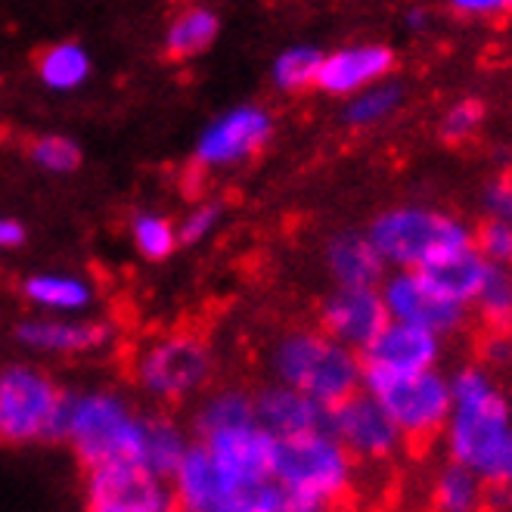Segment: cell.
<instances>
[{
    "instance_id": "cell-1",
    "label": "cell",
    "mask_w": 512,
    "mask_h": 512,
    "mask_svg": "<svg viewBox=\"0 0 512 512\" xmlns=\"http://www.w3.org/2000/svg\"><path fill=\"white\" fill-rule=\"evenodd\" d=\"M454 404L444 423V447L488 488L512 485V401L491 367H460L450 376Z\"/></svg>"
},
{
    "instance_id": "cell-2",
    "label": "cell",
    "mask_w": 512,
    "mask_h": 512,
    "mask_svg": "<svg viewBox=\"0 0 512 512\" xmlns=\"http://www.w3.org/2000/svg\"><path fill=\"white\" fill-rule=\"evenodd\" d=\"M274 478L289 497V512L345 506L357 485V460L329 429L277 438Z\"/></svg>"
},
{
    "instance_id": "cell-3",
    "label": "cell",
    "mask_w": 512,
    "mask_h": 512,
    "mask_svg": "<svg viewBox=\"0 0 512 512\" xmlns=\"http://www.w3.org/2000/svg\"><path fill=\"white\" fill-rule=\"evenodd\" d=\"M270 379L301 388L305 395L333 407L360 388V354L333 336H326L320 326H295L280 333L267 351Z\"/></svg>"
},
{
    "instance_id": "cell-4",
    "label": "cell",
    "mask_w": 512,
    "mask_h": 512,
    "mask_svg": "<svg viewBox=\"0 0 512 512\" xmlns=\"http://www.w3.org/2000/svg\"><path fill=\"white\" fill-rule=\"evenodd\" d=\"M146 435V413L112 388L69 391L63 444L78 463L100 466L112 460H140Z\"/></svg>"
},
{
    "instance_id": "cell-5",
    "label": "cell",
    "mask_w": 512,
    "mask_h": 512,
    "mask_svg": "<svg viewBox=\"0 0 512 512\" xmlns=\"http://www.w3.org/2000/svg\"><path fill=\"white\" fill-rule=\"evenodd\" d=\"M367 236L388 267L419 270L435 258L472 246V227L432 205H391L367 224Z\"/></svg>"
},
{
    "instance_id": "cell-6",
    "label": "cell",
    "mask_w": 512,
    "mask_h": 512,
    "mask_svg": "<svg viewBox=\"0 0 512 512\" xmlns=\"http://www.w3.org/2000/svg\"><path fill=\"white\" fill-rule=\"evenodd\" d=\"M69 391L35 364L0 367V444H63Z\"/></svg>"
},
{
    "instance_id": "cell-7",
    "label": "cell",
    "mask_w": 512,
    "mask_h": 512,
    "mask_svg": "<svg viewBox=\"0 0 512 512\" xmlns=\"http://www.w3.org/2000/svg\"><path fill=\"white\" fill-rule=\"evenodd\" d=\"M134 382L156 404H184L202 395L212 382L215 357L208 342L196 333H165L140 345L131 364Z\"/></svg>"
},
{
    "instance_id": "cell-8",
    "label": "cell",
    "mask_w": 512,
    "mask_h": 512,
    "mask_svg": "<svg viewBox=\"0 0 512 512\" xmlns=\"http://www.w3.org/2000/svg\"><path fill=\"white\" fill-rule=\"evenodd\" d=\"M360 388L388 410L401 429L407 444H429L441 438L444 423L454 404V391H450V376L441 373V367H429L419 373H360Z\"/></svg>"
},
{
    "instance_id": "cell-9",
    "label": "cell",
    "mask_w": 512,
    "mask_h": 512,
    "mask_svg": "<svg viewBox=\"0 0 512 512\" xmlns=\"http://www.w3.org/2000/svg\"><path fill=\"white\" fill-rule=\"evenodd\" d=\"M84 506L90 512H168L174 509L171 481L140 460H112L84 469Z\"/></svg>"
},
{
    "instance_id": "cell-10",
    "label": "cell",
    "mask_w": 512,
    "mask_h": 512,
    "mask_svg": "<svg viewBox=\"0 0 512 512\" xmlns=\"http://www.w3.org/2000/svg\"><path fill=\"white\" fill-rule=\"evenodd\" d=\"M277 122L264 106H233L202 128L193 146V162L202 171H227L252 162L274 140Z\"/></svg>"
},
{
    "instance_id": "cell-11",
    "label": "cell",
    "mask_w": 512,
    "mask_h": 512,
    "mask_svg": "<svg viewBox=\"0 0 512 512\" xmlns=\"http://www.w3.org/2000/svg\"><path fill=\"white\" fill-rule=\"evenodd\" d=\"M326 429L339 438V444L357 463H370V466L391 463L407 447L395 419L364 388H357L354 395L329 407Z\"/></svg>"
},
{
    "instance_id": "cell-12",
    "label": "cell",
    "mask_w": 512,
    "mask_h": 512,
    "mask_svg": "<svg viewBox=\"0 0 512 512\" xmlns=\"http://www.w3.org/2000/svg\"><path fill=\"white\" fill-rule=\"evenodd\" d=\"M379 295L385 301V311L391 320L426 326L441 339L457 336L472 317L469 305H460V301L441 295L419 270L391 267V274H385L379 283Z\"/></svg>"
},
{
    "instance_id": "cell-13",
    "label": "cell",
    "mask_w": 512,
    "mask_h": 512,
    "mask_svg": "<svg viewBox=\"0 0 512 512\" xmlns=\"http://www.w3.org/2000/svg\"><path fill=\"white\" fill-rule=\"evenodd\" d=\"M174 509L187 512H246V494L208 454V447L193 438L184 460L171 475Z\"/></svg>"
},
{
    "instance_id": "cell-14",
    "label": "cell",
    "mask_w": 512,
    "mask_h": 512,
    "mask_svg": "<svg viewBox=\"0 0 512 512\" xmlns=\"http://www.w3.org/2000/svg\"><path fill=\"white\" fill-rule=\"evenodd\" d=\"M444 339L426 326L407 320H391L370 339L367 348H360V367L376 373H419L429 367H441Z\"/></svg>"
},
{
    "instance_id": "cell-15",
    "label": "cell",
    "mask_w": 512,
    "mask_h": 512,
    "mask_svg": "<svg viewBox=\"0 0 512 512\" xmlns=\"http://www.w3.org/2000/svg\"><path fill=\"white\" fill-rule=\"evenodd\" d=\"M388 323L385 301L379 295V286H333L320 308H317V326L336 342L354 348H367L370 339Z\"/></svg>"
},
{
    "instance_id": "cell-16",
    "label": "cell",
    "mask_w": 512,
    "mask_h": 512,
    "mask_svg": "<svg viewBox=\"0 0 512 512\" xmlns=\"http://www.w3.org/2000/svg\"><path fill=\"white\" fill-rule=\"evenodd\" d=\"M395 66H398V56L388 44H379V41L345 44V47L323 53L314 87L326 97L345 100L357 94V90L391 78L395 75Z\"/></svg>"
},
{
    "instance_id": "cell-17",
    "label": "cell",
    "mask_w": 512,
    "mask_h": 512,
    "mask_svg": "<svg viewBox=\"0 0 512 512\" xmlns=\"http://www.w3.org/2000/svg\"><path fill=\"white\" fill-rule=\"evenodd\" d=\"M112 336V323L90 320L84 314H44L16 326V342L22 348L53 357L97 354L112 345Z\"/></svg>"
},
{
    "instance_id": "cell-18",
    "label": "cell",
    "mask_w": 512,
    "mask_h": 512,
    "mask_svg": "<svg viewBox=\"0 0 512 512\" xmlns=\"http://www.w3.org/2000/svg\"><path fill=\"white\" fill-rule=\"evenodd\" d=\"M326 413L329 407L305 395L301 388H292L277 379H270L255 391V419L274 438H292L314 429H326Z\"/></svg>"
},
{
    "instance_id": "cell-19",
    "label": "cell",
    "mask_w": 512,
    "mask_h": 512,
    "mask_svg": "<svg viewBox=\"0 0 512 512\" xmlns=\"http://www.w3.org/2000/svg\"><path fill=\"white\" fill-rule=\"evenodd\" d=\"M323 264L336 286H379L388 274V264L370 243L367 230H342L329 236Z\"/></svg>"
},
{
    "instance_id": "cell-20",
    "label": "cell",
    "mask_w": 512,
    "mask_h": 512,
    "mask_svg": "<svg viewBox=\"0 0 512 512\" xmlns=\"http://www.w3.org/2000/svg\"><path fill=\"white\" fill-rule=\"evenodd\" d=\"M22 298L44 314H87L97 301V289L66 270H38L22 280Z\"/></svg>"
},
{
    "instance_id": "cell-21",
    "label": "cell",
    "mask_w": 512,
    "mask_h": 512,
    "mask_svg": "<svg viewBox=\"0 0 512 512\" xmlns=\"http://www.w3.org/2000/svg\"><path fill=\"white\" fill-rule=\"evenodd\" d=\"M488 261L481 255L475 246H463V249H454L441 258H435L432 264L419 267V274H423L441 295L460 301V305H472V298L488 274Z\"/></svg>"
},
{
    "instance_id": "cell-22",
    "label": "cell",
    "mask_w": 512,
    "mask_h": 512,
    "mask_svg": "<svg viewBox=\"0 0 512 512\" xmlns=\"http://www.w3.org/2000/svg\"><path fill=\"white\" fill-rule=\"evenodd\" d=\"M221 35V19L208 7H187L180 10L165 28V53L177 63H187L215 47Z\"/></svg>"
},
{
    "instance_id": "cell-23",
    "label": "cell",
    "mask_w": 512,
    "mask_h": 512,
    "mask_svg": "<svg viewBox=\"0 0 512 512\" xmlns=\"http://www.w3.org/2000/svg\"><path fill=\"white\" fill-rule=\"evenodd\" d=\"M190 444H193V432H187L177 419H171L165 413H153V416H146L140 463L171 481L174 469L180 466V460H184Z\"/></svg>"
},
{
    "instance_id": "cell-24",
    "label": "cell",
    "mask_w": 512,
    "mask_h": 512,
    "mask_svg": "<svg viewBox=\"0 0 512 512\" xmlns=\"http://www.w3.org/2000/svg\"><path fill=\"white\" fill-rule=\"evenodd\" d=\"M90 53L78 41H59L41 50L38 56V78L53 94H72V90L84 87L90 78Z\"/></svg>"
},
{
    "instance_id": "cell-25",
    "label": "cell",
    "mask_w": 512,
    "mask_h": 512,
    "mask_svg": "<svg viewBox=\"0 0 512 512\" xmlns=\"http://www.w3.org/2000/svg\"><path fill=\"white\" fill-rule=\"evenodd\" d=\"M243 423H255V391H246L239 385H224L196 407L193 438H202L208 432L227 429V426H243Z\"/></svg>"
},
{
    "instance_id": "cell-26",
    "label": "cell",
    "mask_w": 512,
    "mask_h": 512,
    "mask_svg": "<svg viewBox=\"0 0 512 512\" xmlns=\"http://www.w3.org/2000/svg\"><path fill=\"white\" fill-rule=\"evenodd\" d=\"M488 485L469 466L450 460L429 488V503L441 512H472L485 506Z\"/></svg>"
},
{
    "instance_id": "cell-27",
    "label": "cell",
    "mask_w": 512,
    "mask_h": 512,
    "mask_svg": "<svg viewBox=\"0 0 512 512\" xmlns=\"http://www.w3.org/2000/svg\"><path fill=\"white\" fill-rule=\"evenodd\" d=\"M404 106V87L398 81H376L364 90H357V94L345 97V109H342V118L348 128H379L385 125L388 118H395L398 109Z\"/></svg>"
},
{
    "instance_id": "cell-28",
    "label": "cell",
    "mask_w": 512,
    "mask_h": 512,
    "mask_svg": "<svg viewBox=\"0 0 512 512\" xmlns=\"http://www.w3.org/2000/svg\"><path fill=\"white\" fill-rule=\"evenodd\" d=\"M323 50L314 44H289L283 47L274 63H270V84H274L280 94H305L317 81Z\"/></svg>"
},
{
    "instance_id": "cell-29",
    "label": "cell",
    "mask_w": 512,
    "mask_h": 512,
    "mask_svg": "<svg viewBox=\"0 0 512 512\" xmlns=\"http://www.w3.org/2000/svg\"><path fill=\"white\" fill-rule=\"evenodd\" d=\"M469 311L488 329H512V267H488Z\"/></svg>"
},
{
    "instance_id": "cell-30",
    "label": "cell",
    "mask_w": 512,
    "mask_h": 512,
    "mask_svg": "<svg viewBox=\"0 0 512 512\" xmlns=\"http://www.w3.org/2000/svg\"><path fill=\"white\" fill-rule=\"evenodd\" d=\"M131 243L140 258L146 261H165L177 252L180 236L177 221L159 215V212H137L131 218Z\"/></svg>"
},
{
    "instance_id": "cell-31",
    "label": "cell",
    "mask_w": 512,
    "mask_h": 512,
    "mask_svg": "<svg viewBox=\"0 0 512 512\" xmlns=\"http://www.w3.org/2000/svg\"><path fill=\"white\" fill-rule=\"evenodd\" d=\"M28 156L47 174H72L81 165V146L66 134H41L28 146Z\"/></svg>"
},
{
    "instance_id": "cell-32",
    "label": "cell",
    "mask_w": 512,
    "mask_h": 512,
    "mask_svg": "<svg viewBox=\"0 0 512 512\" xmlns=\"http://www.w3.org/2000/svg\"><path fill=\"white\" fill-rule=\"evenodd\" d=\"M485 115H488L485 103L475 100V97H463V100L450 103V106L444 109L441 125H438V134H441L444 143L460 146V143L472 140V137L481 131V125H485Z\"/></svg>"
},
{
    "instance_id": "cell-33",
    "label": "cell",
    "mask_w": 512,
    "mask_h": 512,
    "mask_svg": "<svg viewBox=\"0 0 512 512\" xmlns=\"http://www.w3.org/2000/svg\"><path fill=\"white\" fill-rule=\"evenodd\" d=\"M224 221V205L212 202V199H202L196 202L190 212L177 221V236H180V246H196L205 243Z\"/></svg>"
},
{
    "instance_id": "cell-34",
    "label": "cell",
    "mask_w": 512,
    "mask_h": 512,
    "mask_svg": "<svg viewBox=\"0 0 512 512\" xmlns=\"http://www.w3.org/2000/svg\"><path fill=\"white\" fill-rule=\"evenodd\" d=\"M472 246L485 255L488 264L512 267V224L485 218V224L472 230Z\"/></svg>"
},
{
    "instance_id": "cell-35",
    "label": "cell",
    "mask_w": 512,
    "mask_h": 512,
    "mask_svg": "<svg viewBox=\"0 0 512 512\" xmlns=\"http://www.w3.org/2000/svg\"><path fill=\"white\" fill-rule=\"evenodd\" d=\"M481 208L485 218L512 224V174H497L481 187Z\"/></svg>"
},
{
    "instance_id": "cell-36",
    "label": "cell",
    "mask_w": 512,
    "mask_h": 512,
    "mask_svg": "<svg viewBox=\"0 0 512 512\" xmlns=\"http://www.w3.org/2000/svg\"><path fill=\"white\" fill-rule=\"evenodd\" d=\"M444 4L454 16L472 22H494L512 16V0H444Z\"/></svg>"
},
{
    "instance_id": "cell-37",
    "label": "cell",
    "mask_w": 512,
    "mask_h": 512,
    "mask_svg": "<svg viewBox=\"0 0 512 512\" xmlns=\"http://www.w3.org/2000/svg\"><path fill=\"white\" fill-rule=\"evenodd\" d=\"M485 360L491 367H512V329H491L485 342Z\"/></svg>"
},
{
    "instance_id": "cell-38",
    "label": "cell",
    "mask_w": 512,
    "mask_h": 512,
    "mask_svg": "<svg viewBox=\"0 0 512 512\" xmlns=\"http://www.w3.org/2000/svg\"><path fill=\"white\" fill-rule=\"evenodd\" d=\"M25 239H28V230H25L22 221L0 215V252L22 249V246H25Z\"/></svg>"
},
{
    "instance_id": "cell-39",
    "label": "cell",
    "mask_w": 512,
    "mask_h": 512,
    "mask_svg": "<svg viewBox=\"0 0 512 512\" xmlns=\"http://www.w3.org/2000/svg\"><path fill=\"white\" fill-rule=\"evenodd\" d=\"M404 22H407L410 32H426V28L432 25V10L416 4V7H410V10L404 13Z\"/></svg>"
},
{
    "instance_id": "cell-40",
    "label": "cell",
    "mask_w": 512,
    "mask_h": 512,
    "mask_svg": "<svg viewBox=\"0 0 512 512\" xmlns=\"http://www.w3.org/2000/svg\"><path fill=\"white\" fill-rule=\"evenodd\" d=\"M503 491H506V503L512 506V485H509V488H503Z\"/></svg>"
}]
</instances>
